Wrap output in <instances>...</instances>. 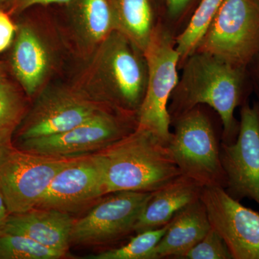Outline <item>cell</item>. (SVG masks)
<instances>
[{
  "label": "cell",
  "instance_id": "obj_1",
  "mask_svg": "<svg viewBox=\"0 0 259 259\" xmlns=\"http://www.w3.org/2000/svg\"><path fill=\"white\" fill-rule=\"evenodd\" d=\"M69 81L97 102L137 116L148 83L144 52L114 30L86 61L70 66Z\"/></svg>",
  "mask_w": 259,
  "mask_h": 259
},
{
  "label": "cell",
  "instance_id": "obj_2",
  "mask_svg": "<svg viewBox=\"0 0 259 259\" xmlns=\"http://www.w3.org/2000/svg\"><path fill=\"white\" fill-rule=\"evenodd\" d=\"M182 75L168 102L171 121L199 105H208L221 117L222 142H235L239 122L234 116L237 107L246 102L244 81L246 71L215 56L195 51L182 64Z\"/></svg>",
  "mask_w": 259,
  "mask_h": 259
},
{
  "label": "cell",
  "instance_id": "obj_3",
  "mask_svg": "<svg viewBox=\"0 0 259 259\" xmlns=\"http://www.w3.org/2000/svg\"><path fill=\"white\" fill-rule=\"evenodd\" d=\"M105 193L154 192L182 175L168 144L147 130L132 133L97 153Z\"/></svg>",
  "mask_w": 259,
  "mask_h": 259
},
{
  "label": "cell",
  "instance_id": "obj_4",
  "mask_svg": "<svg viewBox=\"0 0 259 259\" xmlns=\"http://www.w3.org/2000/svg\"><path fill=\"white\" fill-rule=\"evenodd\" d=\"M8 67L30 100L68 72L72 60L54 18L38 15L19 20Z\"/></svg>",
  "mask_w": 259,
  "mask_h": 259
},
{
  "label": "cell",
  "instance_id": "obj_5",
  "mask_svg": "<svg viewBox=\"0 0 259 259\" xmlns=\"http://www.w3.org/2000/svg\"><path fill=\"white\" fill-rule=\"evenodd\" d=\"M175 127L168 147L182 175L202 187H226L221 144L210 118L201 105L171 121Z\"/></svg>",
  "mask_w": 259,
  "mask_h": 259
},
{
  "label": "cell",
  "instance_id": "obj_6",
  "mask_svg": "<svg viewBox=\"0 0 259 259\" xmlns=\"http://www.w3.org/2000/svg\"><path fill=\"white\" fill-rule=\"evenodd\" d=\"M148 83L137 115V127L147 130L168 144L171 137L168 102L178 83L180 55L175 37L163 23H158L144 52Z\"/></svg>",
  "mask_w": 259,
  "mask_h": 259
},
{
  "label": "cell",
  "instance_id": "obj_7",
  "mask_svg": "<svg viewBox=\"0 0 259 259\" xmlns=\"http://www.w3.org/2000/svg\"><path fill=\"white\" fill-rule=\"evenodd\" d=\"M195 51L246 71L259 54L258 0H225Z\"/></svg>",
  "mask_w": 259,
  "mask_h": 259
},
{
  "label": "cell",
  "instance_id": "obj_8",
  "mask_svg": "<svg viewBox=\"0 0 259 259\" xmlns=\"http://www.w3.org/2000/svg\"><path fill=\"white\" fill-rule=\"evenodd\" d=\"M33 100L18 127V141L65 132L111 109L60 79L49 83Z\"/></svg>",
  "mask_w": 259,
  "mask_h": 259
},
{
  "label": "cell",
  "instance_id": "obj_9",
  "mask_svg": "<svg viewBox=\"0 0 259 259\" xmlns=\"http://www.w3.org/2000/svg\"><path fill=\"white\" fill-rule=\"evenodd\" d=\"M137 125V116L107 109L65 132L19 141L18 148L52 157H81L102 151L132 133Z\"/></svg>",
  "mask_w": 259,
  "mask_h": 259
},
{
  "label": "cell",
  "instance_id": "obj_10",
  "mask_svg": "<svg viewBox=\"0 0 259 259\" xmlns=\"http://www.w3.org/2000/svg\"><path fill=\"white\" fill-rule=\"evenodd\" d=\"M42 156L13 146L0 162V185L10 214L35 208L56 175L74 161Z\"/></svg>",
  "mask_w": 259,
  "mask_h": 259
},
{
  "label": "cell",
  "instance_id": "obj_11",
  "mask_svg": "<svg viewBox=\"0 0 259 259\" xmlns=\"http://www.w3.org/2000/svg\"><path fill=\"white\" fill-rule=\"evenodd\" d=\"M151 193L125 191L109 194L86 215L74 221L71 245L111 244L136 233V223Z\"/></svg>",
  "mask_w": 259,
  "mask_h": 259
},
{
  "label": "cell",
  "instance_id": "obj_12",
  "mask_svg": "<svg viewBox=\"0 0 259 259\" xmlns=\"http://www.w3.org/2000/svg\"><path fill=\"white\" fill-rule=\"evenodd\" d=\"M221 159L226 175L225 190L232 198H245L259 205V103L245 102L241 109L236 141L221 143Z\"/></svg>",
  "mask_w": 259,
  "mask_h": 259
},
{
  "label": "cell",
  "instance_id": "obj_13",
  "mask_svg": "<svg viewBox=\"0 0 259 259\" xmlns=\"http://www.w3.org/2000/svg\"><path fill=\"white\" fill-rule=\"evenodd\" d=\"M200 199L211 228L223 238L233 259H259V213L221 187H203Z\"/></svg>",
  "mask_w": 259,
  "mask_h": 259
},
{
  "label": "cell",
  "instance_id": "obj_14",
  "mask_svg": "<svg viewBox=\"0 0 259 259\" xmlns=\"http://www.w3.org/2000/svg\"><path fill=\"white\" fill-rule=\"evenodd\" d=\"M63 17L54 18L72 64L84 62L114 30L110 0H71Z\"/></svg>",
  "mask_w": 259,
  "mask_h": 259
},
{
  "label": "cell",
  "instance_id": "obj_15",
  "mask_svg": "<svg viewBox=\"0 0 259 259\" xmlns=\"http://www.w3.org/2000/svg\"><path fill=\"white\" fill-rule=\"evenodd\" d=\"M106 195L101 160L97 153L74 158L59 171L35 208L74 213Z\"/></svg>",
  "mask_w": 259,
  "mask_h": 259
},
{
  "label": "cell",
  "instance_id": "obj_16",
  "mask_svg": "<svg viewBox=\"0 0 259 259\" xmlns=\"http://www.w3.org/2000/svg\"><path fill=\"white\" fill-rule=\"evenodd\" d=\"M74 223V220L69 213L34 208L10 214L0 230L28 237L44 246L66 255L71 245Z\"/></svg>",
  "mask_w": 259,
  "mask_h": 259
},
{
  "label": "cell",
  "instance_id": "obj_17",
  "mask_svg": "<svg viewBox=\"0 0 259 259\" xmlns=\"http://www.w3.org/2000/svg\"><path fill=\"white\" fill-rule=\"evenodd\" d=\"M203 187L181 175L151 193L136 225V233L166 226L184 208L200 199Z\"/></svg>",
  "mask_w": 259,
  "mask_h": 259
},
{
  "label": "cell",
  "instance_id": "obj_18",
  "mask_svg": "<svg viewBox=\"0 0 259 259\" xmlns=\"http://www.w3.org/2000/svg\"><path fill=\"white\" fill-rule=\"evenodd\" d=\"M208 215L201 199L177 213L154 249V259L184 258L210 229Z\"/></svg>",
  "mask_w": 259,
  "mask_h": 259
},
{
  "label": "cell",
  "instance_id": "obj_19",
  "mask_svg": "<svg viewBox=\"0 0 259 259\" xmlns=\"http://www.w3.org/2000/svg\"><path fill=\"white\" fill-rule=\"evenodd\" d=\"M116 30L145 52L158 23L151 0H110Z\"/></svg>",
  "mask_w": 259,
  "mask_h": 259
},
{
  "label": "cell",
  "instance_id": "obj_20",
  "mask_svg": "<svg viewBox=\"0 0 259 259\" xmlns=\"http://www.w3.org/2000/svg\"><path fill=\"white\" fill-rule=\"evenodd\" d=\"M30 99L8 76L0 79V145L12 146V139L28 111Z\"/></svg>",
  "mask_w": 259,
  "mask_h": 259
},
{
  "label": "cell",
  "instance_id": "obj_21",
  "mask_svg": "<svg viewBox=\"0 0 259 259\" xmlns=\"http://www.w3.org/2000/svg\"><path fill=\"white\" fill-rule=\"evenodd\" d=\"M225 0H202L184 30L175 37V47L180 55V66L196 51L199 42L222 6Z\"/></svg>",
  "mask_w": 259,
  "mask_h": 259
},
{
  "label": "cell",
  "instance_id": "obj_22",
  "mask_svg": "<svg viewBox=\"0 0 259 259\" xmlns=\"http://www.w3.org/2000/svg\"><path fill=\"white\" fill-rule=\"evenodd\" d=\"M161 228L136 233L126 244L91 255V259H154V249L168 229Z\"/></svg>",
  "mask_w": 259,
  "mask_h": 259
},
{
  "label": "cell",
  "instance_id": "obj_23",
  "mask_svg": "<svg viewBox=\"0 0 259 259\" xmlns=\"http://www.w3.org/2000/svg\"><path fill=\"white\" fill-rule=\"evenodd\" d=\"M65 255L28 237L0 230V259H59Z\"/></svg>",
  "mask_w": 259,
  "mask_h": 259
},
{
  "label": "cell",
  "instance_id": "obj_24",
  "mask_svg": "<svg viewBox=\"0 0 259 259\" xmlns=\"http://www.w3.org/2000/svg\"><path fill=\"white\" fill-rule=\"evenodd\" d=\"M187 259H233L222 238L210 228L204 238L187 252Z\"/></svg>",
  "mask_w": 259,
  "mask_h": 259
},
{
  "label": "cell",
  "instance_id": "obj_25",
  "mask_svg": "<svg viewBox=\"0 0 259 259\" xmlns=\"http://www.w3.org/2000/svg\"><path fill=\"white\" fill-rule=\"evenodd\" d=\"M71 1V0H3L0 8L4 9L11 16H18L33 8L49 5H64Z\"/></svg>",
  "mask_w": 259,
  "mask_h": 259
},
{
  "label": "cell",
  "instance_id": "obj_26",
  "mask_svg": "<svg viewBox=\"0 0 259 259\" xmlns=\"http://www.w3.org/2000/svg\"><path fill=\"white\" fill-rule=\"evenodd\" d=\"M16 30L17 25L11 15L0 8V54L11 47Z\"/></svg>",
  "mask_w": 259,
  "mask_h": 259
},
{
  "label": "cell",
  "instance_id": "obj_27",
  "mask_svg": "<svg viewBox=\"0 0 259 259\" xmlns=\"http://www.w3.org/2000/svg\"><path fill=\"white\" fill-rule=\"evenodd\" d=\"M192 0H166V10L171 20H177L182 16Z\"/></svg>",
  "mask_w": 259,
  "mask_h": 259
},
{
  "label": "cell",
  "instance_id": "obj_28",
  "mask_svg": "<svg viewBox=\"0 0 259 259\" xmlns=\"http://www.w3.org/2000/svg\"><path fill=\"white\" fill-rule=\"evenodd\" d=\"M9 214L8 207L5 203L4 194H3L1 185H0V228L4 224Z\"/></svg>",
  "mask_w": 259,
  "mask_h": 259
},
{
  "label": "cell",
  "instance_id": "obj_29",
  "mask_svg": "<svg viewBox=\"0 0 259 259\" xmlns=\"http://www.w3.org/2000/svg\"><path fill=\"white\" fill-rule=\"evenodd\" d=\"M252 69V75L254 80L255 90L259 99V54L255 58L254 60L250 64Z\"/></svg>",
  "mask_w": 259,
  "mask_h": 259
},
{
  "label": "cell",
  "instance_id": "obj_30",
  "mask_svg": "<svg viewBox=\"0 0 259 259\" xmlns=\"http://www.w3.org/2000/svg\"><path fill=\"white\" fill-rule=\"evenodd\" d=\"M9 71L8 64L5 61H0V79L8 76Z\"/></svg>",
  "mask_w": 259,
  "mask_h": 259
},
{
  "label": "cell",
  "instance_id": "obj_31",
  "mask_svg": "<svg viewBox=\"0 0 259 259\" xmlns=\"http://www.w3.org/2000/svg\"><path fill=\"white\" fill-rule=\"evenodd\" d=\"M8 147H10V146H3L0 145V162H1L2 159H3L5 153V152H6L7 148H8Z\"/></svg>",
  "mask_w": 259,
  "mask_h": 259
},
{
  "label": "cell",
  "instance_id": "obj_32",
  "mask_svg": "<svg viewBox=\"0 0 259 259\" xmlns=\"http://www.w3.org/2000/svg\"><path fill=\"white\" fill-rule=\"evenodd\" d=\"M3 0H0V7H1L2 3H3Z\"/></svg>",
  "mask_w": 259,
  "mask_h": 259
},
{
  "label": "cell",
  "instance_id": "obj_33",
  "mask_svg": "<svg viewBox=\"0 0 259 259\" xmlns=\"http://www.w3.org/2000/svg\"><path fill=\"white\" fill-rule=\"evenodd\" d=\"M258 1L259 2V0H258Z\"/></svg>",
  "mask_w": 259,
  "mask_h": 259
}]
</instances>
